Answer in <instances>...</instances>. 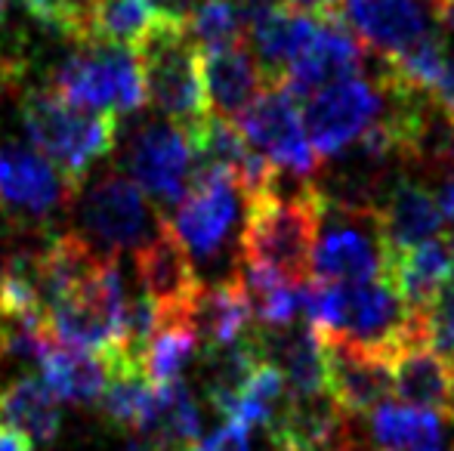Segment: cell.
Wrapping results in <instances>:
<instances>
[{
	"label": "cell",
	"instance_id": "6da1fadb",
	"mask_svg": "<svg viewBox=\"0 0 454 451\" xmlns=\"http://www.w3.org/2000/svg\"><path fill=\"white\" fill-rule=\"evenodd\" d=\"M322 220L325 205L316 180L300 183L287 195L275 189L272 195L247 205L235 260L247 266H260V269L278 276L281 282L303 288L316 276L312 263H316Z\"/></svg>",
	"mask_w": 454,
	"mask_h": 451
},
{
	"label": "cell",
	"instance_id": "7a4b0ae2",
	"mask_svg": "<svg viewBox=\"0 0 454 451\" xmlns=\"http://www.w3.org/2000/svg\"><path fill=\"white\" fill-rule=\"evenodd\" d=\"M300 291H303L306 322L318 334L362 343L387 359L399 346L405 322L411 315V307L383 278L359 284H331L316 278Z\"/></svg>",
	"mask_w": 454,
	"mask_h": 451
},
{
	"label": "cell",
	"instance_id": "3957f363",
	"mask_svg": "<svg viewBox=\"0 0 454 451\" xmlns=\"http://www.w3.org/2000/svg\"><path fill=\"white\" fill-rule=\"evenodd\" d=\"M143 74L145 103H152L170 124L192 130L210 114L204 90L201 50L192 41L185 19L161 16L145 41L133 50Z\"/></svg>",
	"mask_w": 454,
	"mask_h": 451
},
{
	"label": "cell",
	"instance_id": "277c9868",
	"mask_svg": "<svg viewBox=\"0 0 454 451\" xmlns=\"http://www.w3.org/2000/svg\"><path fill=\"white\" fill-rule=\"evenodd\" d=\"M25 133L47 161L62 170L66 180L81 189L90 167L114 149L118 118L102 112L74 109L50 90H28L22 97Z\"/></svg>",
	"mask_w": 454,
	"mask_h": 451
},
{
	"label": "cell",
	"instance_id": "5b68a950",
	"mask_svg": "<svg viewBox=\"0 0 454 451\" xmlns=\"http://www.w3.org/2000/svg\"><path fill=\"white\" fill-rule=\"evenodd\" d=\"M53 90L84 112L130 114L145 105L137 59L118 47H84V53L66 59L53 78Z\"/></svg>",
	"mask_w": 454,
	"mask_h": 451
},
{
	"label": "cell",
	"instance_id": "8992f818",
	"mask_svg": "<svg viewBox=\"0 0 454 451\" xmlns=\"http://www.w3.org/2000/svg\"><path fill=\"white\" fill-rule=\"evenodd\" d=\"M239 130L245 139L270 158L278 170L300 176V180H316L322 158L316 155L309 136H306L303 118H300L297 99L287 93L285 84H270L245 112L239 114Z\"/></svg>",
	"mask_w": 454,
	"mask_h": 451
},
{
	"label": "cell",
	"instance_id": "52a82bcc",
	"mask_svg": "<svg viewBox=\"0 0 454 451\" xmlns=\"http://www.w3.org/2000/svg\"><path fill=\"white\" fill-rule=\"evenodd\" d=\"M161 214L127 174H106L81 201L84 238L99 245V253L127 251L149 241L161 226Z\"/></svg>",
	"mask_w": 454,
	"mask_h": 451
},
{
	"label": "cell",
	"instance_id": "ba28073f",
	"mask_svg": "<svg viewBox=\"0 0 454 451\" xmlns=\"http://www.w3.org/2000/svg\"><path fill=\"white\" fill-rule=\"evenodd\" d=\"M78 186L53 161L25 145H0V211L19 223H47L72 205Z\"/></svg>",
	"mask_w": 454,
	"mask_h": 451
},
{
	"label": "cell",
	"instance_id": "9c48e42d",
	"mask_svg": "<svg viewBox=\"0 0 454 451\" xmlns=\"http://www.w3.org/2000/svg\"><path fill=\"white\" fill-rule=\"evenodd\" d=\"M383 97L377 84L349 78L312 93L303 109V127L318 158H340L380 118Z\"/></svg>",
	"mask_w": 454,
	"mask_h": 451
},
{
	"label": "cell",
	"instance_id": "30bf717a",
	"mask_svg": "<svg viewBox=\"0 0 454 451\" xmlns=\"http://www.w3.org/2000/svg\"><path fill=\"white\" fill-rule=\"evenodd\" d=\"M235 198L239 192L226 170L198 164L183 201L174 211V223H170L192 260H210L226 245L235 217H239Z\"/></svg>",
	"mask_w": 454,
	"mask_h": 451
},
{
	"label": "cell",
	"instance_id": "8fae6325",
	"mask_svg": "<svg viewBox=\"0 0 454 451\" xmlns=\"http://www.w3.org/2000/svg\"><path fill=\"white\" fill-rule=\"evenodd\" d=\"M192 143L183 127L170 121H152L133 133L127 145V167L145 195L158 207L180 205L192 180Z\"/></svg>",
	"mask_w": 454,
	"mask_h": 451
},
{
	"label": "cell",
	"instance_id": "7c38bea8",
	"mask_svg": "<svg viewBox=\"0 0 454 451\" xmlns=\"http://www.w3.org/2000/svg\"><path fill=\"white\" fill-rule=\"evenodd\" d=\"M325 355V390L340 405V411L362 417L380 408L393 393V362L362 343L318 334Z\"/></svg>",
	"mask_w": 454,
	"mask_h": 451
},
{
	"label": "cell",
	"instance_id": "4fadbf2b",
	"mask_svg": "<svg viewBox=\"0 0 454 451\" xmlns=\"http://www.w3.org/2000/svg\"><path fill=\"white\" fill-rule=\"evenodd\" d=\"M137 278L143 284V294L158 307L161 315H189L195 294L201 291V278L195 272L189 251L168 220H161L158 232L137 247L133 253Z\"/></svg>",
	"mask_w": 454,
	"mask_h": 451
},
{
	"label": "cell",
	"instance_id": "5bb4252c",
	"mask_svg": "<svg viewBox=\"0 0 454 451\" xmlns=\"http://www.w3.org/2000/svg\"><path fill=\"white\" fill-rule=\"evenodd\" d=\"M364 47L347 28L340 16L322 19V28L312 37V43L291 62L281 84L287 87L294 99H309L312 93L325 90L340 81L359 78L364 68Z\"/></svg>",
	"mask_w": 454,
	"mask_h": 451
},
{
	"label": "cell",
	"instance_id": "9a60e30c",
	"mask_svg": "<svg viewBox=\"0 0 454 451\" xmlns=\"http://www.w3.org/2000/svg\"><path fill=\"white\" fill-rule=\"evenodd\" d=\"M340 19L383 62L402 59L433 35L418 0H347Z\"/></svg>",
	"mask_w": 454,
	"mask_h": 451
},
{
	"label": "cell",
	"instance_id": "2e32d148",
	"mask_svg": "<svg viewBox=\"0 0 454 451\" xmlns=\"http://www.w3.org/2000/svg\"><path fill=\"white\" fill-rule=\"evenodd\" d=\"M312 272L318 282L331 284H359L383 278V241L377 223H356L343 220L318 238Z\"/></svg>",
	"mask_w": 454,
	"mask_h": 451
},
{
	"label": "cell",
	"instance_id": "e0dca14e",
	"mask_svg": "<svg viewBox=\"0 0 454 451\" xmlns=\"http://www.w3.org/2000/svg\"><path fill=\"white\" fill-rule=\"evenodd\" d=\"M251 340L257 346L260 359L272 362L281 371L291 396L325 393L322 338L309 322L285 328H251Z\"/></svg>",
	"mask_w": 454,
	"mask_h": 451
},
{
	"label": "cell",
	"instance_id": "ac0fdd59",
	"mask_svg": "<svg viewBox=\"0 0 454 451\" xmlns=\"http://www.w3.org/2000/svg\"><path fill=\"white\" fill-rule=\"evenodd\" d=\"M393 362V393L411 408L454 421V359L436 346L399 349Z\"/></svg>",
	"mask_w": 454,
	"mask_h": 451
},
{
	"label": "cell",
	"instance_id": "d6986e66",
	"mask_svg": "<svg viewBox=\"0 0 454 451\" xmlns=\"http://www.w3.org/2000/svg\"><path fill=\"white\" fill-rule=\"evenodd\" d=\"M318 28H322V19L291 4L272 6L270 12H263L247 25L254 56H257V66L263 72L266 84H281L291 62L309 47Z\"/></svg>",
	"mask_w": 454,
	"mask_h": 451
},
{
	"label": "cell",
	"instance_id": "ffe728a7",
	"mask_svg": "<svg viewBox=\"0 0 454 451\" xmlns=\"http://www.w3.org/2000/svg\"><path fill=\"white\" fill-rule=\"evenodd\" d=\"M454 276L451 251L442 238L408 251H383V282L411 309H433Z\"/></svg>",
	"mask_w": 454,
	"mask_h": 451
},
{
	"label": "cell",
	"instance_id": "44dd1931",
	"mask_svg": "<svg viewBox=\"0 0 454 451\" xmlns=\"http://www.w3.org/2000/svg\"><path fill=\"white\" fill-rule=\"evenodd\" d=\"M442 211L430 189L418 186L414 180L402 176L389 198L383 201L377 232H380L383 251H408V247L436 241L442 232Z\"/></svg>",
	"mask_w": 454,
	"mask_h": 451
},
{
	"label": "cell",
	"instance_id": "7402d4cb",
	"mask_svg": "<svg viewBox=\"0 0 454 451\" xmlns=\"http://www.w3.org/2000/svg\"><path fill=\"white\" fill-rule=\"evenodd\" d=\"M251 303L235 272H229L223 282H204L189 307V322L207 353L229 349L245 340L251 334Z\"/></svg>",
	"mask_w": 454,
	"mask_h": 451
},
{
	"label": "cell",
	"instance_id": "603a6c76",
	"mask_svg": "<svg viewBox=\"0 0 454 451\" xmlns=\"http://www.w3.org/2000/svg\"><path fill=\"white\" fill-rule=\"evenodd\" d=\"M201 68L207 103H214L216 114L229 121H239V114L270 87L247 41L216 53H201Z\"/></svg>",
	"mask_w": 454,
	"mask_h": 451
},
{
	"label": "cell",
	"instance_id": "cb8c5ba5",
	"mask_svg": "<svg viewBox=\"0 0 454 451\" xmlns=\"http://www.w3.org/2000/svg\"><path fill=\"white\" fill-rule=\"evenodd\" d=\"M139 433L155 451H192L201 442V411L185 380L155 386Z\"/></svg>",
	"mask_w": 454,
	"mask_h": 451
},
{
	"label": "cell",
	"instance_id": "d4e9b609",
	"mask_svg": "<svg viewBox=\"0 0 454 451\" xmlns=\"http://www.w3.org/2000/svg\"><path fill=\"white\" fill-rule=\"evenodd\" d=\"M0 424L35 442H53L62 424L59 399L41 377L22 374L12 384L0 386Z\"/></svg>",
	"mask_w": 454,
	"mask_h": 451
},
{
	"label": "cell",
	"instance_id": "484cf974",
	"mask_svg": "<svg viewBox=\"0 0 454 451\" xmlns=\"http://www.w3.org/2000/svg\"><path fill=\"white\" fill-rule=\"evenodd\" d=\"M41 371H43V384L53 390V396L74 405L99 402L108 380H112L102 355L87 353V349L59 346V343L43 355Z\"/></svg>",
	"mask_w": 454,
	"mask_h": 451
},
{
	"label": "cell",
	"instance_id": "4316f807",
	"mask_svg": "<svg viewBox=\"0 0 454 451\" xmlns=\"http://www.w3.org/2000/svg\"><path fill=\"white\" fill-rule=\"evenodd\" d=\"M380 451H442V417L411 405H387L374 408L371 421Z\"/></svg>",
	"mask_w": 454,
	"mask_h": 451
},
{
	"label": "cell",
	"instance_id": "83f0119b",
	"mask_svg": "<svg viewBox=\"0 0 454 451\" xmlns=\"http://www.w3.org/2000/svg\"><path fill=\"white\" fill-rule=\"evenodd\" d=\"M161 19L155 0H96L90 47L137 50Z\"/></svg>",
	"mask_w": 454,
	"mask_h": 451
},
{
	"label": "cell",
	"instance_id": "f1b7e54d",
	"mask_svg": "<svg viewBox=\"0 0 454 451\" xmlns=\"http://www.w3.org/2000/svg\"><path fill=\"white\" fill-rule=\"evenodd\" d=\"M285 399H287V384L281 377V371L272 362L260 359L254 365V371L247 374L239 396H235L226 421L245 427L247 433L251 430H270L275 417H278L281 405H285Z\"/></svg>",
	"mask_w": 454,
	"mask_h": 451
},
{
	"label": "cell",
	"instance_id": "f546056e",
	"mask_svg": "<svg viewBox=\"0 0 454 451\" xmlns=\"http://www.w3.org/2000/svg\"><path fill=\"white\" fill-rule=\"evenodd\" d=\"M198 343H201V338L185 315H158V334L152 338L143 359L145 377L155 386L183 380L180 374L195 359Z\"/></svg>",
	"mask_w": 454,
	"mask_h": 451
},
{
	"label": "cell",
	"instance_id": "4dcf8cb0",
	"mask_svg": "<svg viewBox=\"0 0 454 451\" xmlns=\"http://www.w3.org/2000/svg\"><path fill=\"white\" fill-rule=\"evenodd\" d=\"M185 25L201 53H216V50H229L247 41L245 16L235 0H201L185 16Z\"/></svg>",
	"mask_w": 454,
	"mask_h": 451
},
{
	"label": "cell",
	"instance_id": "1f68e13d",
	"mask_svg": "<svg viewBox=\"0 0 454 451\" xmlns=\"http://www.w3.org/2000/svg\"><path fill=\"white\" fill-rule=\"evenodd\" d=\"M152 393H155V384L145 374H114L102 393L99 405L108 415V421H114L118 427L139 430L145 408L152 402Z\"/></svg>",
	"mask_w": 454,
	"mask_h": 451
},
{
	"label": "cell",
	"instance_id": "d6a6232c",
	"mask_svg": "<svg viewBox=\"0 0 454 451\" xmlns=\"http://www.w3.org/2000/svg\"><path fill=\"white\" fill-rule=\"evenodd\" d=\"M31 19L81 47H90V22L96 0H22Z\"/></svg>",
	"mask_w": 454,
	"mask_h": 451
},
{
	"label": "cell",
	"instance_id": "836d02e7",
	"mask_svg": "<svg viewBox=\"0 0 454 451\" xmlns=\"http://www.w3.org/2000/svg\"><path fill=\"white\" fill-rule=\"evenodd\" d=\"M433 338H436V349L454 359V278L433 307Z\"/></svg>",
	"mask_w": 454,
	"mask_h": 451
},
{
	"label": "cell",
	"instance_id": "e575fe53",
	"mask_svg": "<svg viewBox=\"0 0 454 451\" xmlns=\"http://www.w3.org/2000/svg\"><path fill=\"white\" fill-rule=\"evenodd\" d=\"M192 451H251V439H247L245 427L226 421L216 433H210L207 439H201Z\"/></svg>",
	"mask_w": 454,
	"mask_h": 451
},
{
	"label": "cell",
	"instance_id": "d590c367",
	"mask_svg": "<svg viewBox=\"0 0 454 451\" xmlns=\"http://www.w3.org/2000/svg\"><path fill=\"white\" fill-rule=\"evenodd\" d=\"M433 97H436V103L454 118V50H451V56H445L442 81H439V87L433 90Z\"/></svg>",
	"mask_w": 454,
	"mask_h": 451
},
{
	"label": "cell",
	"instance_id": "8d00e7d4",
	"mask_svg": "<svg viewBox=\"0 0 454 451\" xmlns=\"http://www.w3.org/2000/svg\"><path fill=\"white\" fill-rule=\"evenodd\" d=\"M285 4L297 6V10H303V12H312V16H318V19H328V16H340L347 0H285Z\"/></svg>",
	"mask_w": 454,
	"mask_h": 451
},
{
	"label": "cell",
	"instance_id": "74e56055",
	"mask_svg": "<svg viewBox=\"0 0 454 451\" xmlns=\"http://www.w3.org/2000/svg\"><path fill=\"white\" fill-rule=\"evenodd\" d=\"M0 451H31V439L19 430L0 424Z\"/></svg>",
	"mask_w": 454,
	"mask_h": 451
},
{
	"label": "cell",
	"instance_id": "f35d334b",
	"mask_svg": "<svg viewBox=\"0 0 454 451\" xmlns=\"http://www.w3.org/2000/svg\"><path fill=\"white\" fill-rule=\"evenodd\" d=\"M25 72V66L19 62V56H10V53H0V87L6 84H16L19 74Z\"/></svg>",
	"mask_w": 454,
	"mask_h": 451
},
{
	"label": "cell",
	"instance_id": "ab89813d",
	"mask_svg": "<svg viewBox=\"0 0 454 451\" xmlns=\"http://www.w3.org/2000/svg\"><path fill=\"white\" fill-rule=\"evenodd\" d=\"M158 12L161 16H170V19H185L192 10H195V0H155Z\"/></svg>",
	"mask_w": 454,
	"mask_h": 451
},
{
	"label": "cell",
	"instance_id": "60d3db41",
	"mask_svg": "<svg viewBox=\"0 0 454 451\" xmlns=\"http://www.w3.org/2000/svg\"><path fill=\"white\" fill-rule=\"evenodd\" d=\"M436 201H439V211H442V217L445 220H454V180L439 183Z\"/></svg>",
	"mask_w": 454,
	"mask_h": 451
},
{
	"label": "cell",
	"instance_id": "b9f144b4",
	"mask_svg": "<svg viewBox=\"0 0 454 451\" xmlns=\"http://www.w3.org/2000/svg\"><path fill=\"white\" fill-rule=\"evenodd\" d=\"M451 4H454V0H427V6H430V10H433V12H436V19H439V16H442V12H445V10H449V6H451Z\"/></svg>",
	"mask_w": 454,
	"mask_h": 451
},
{
	"label": "cell",
	"instance_id": "7bdbcfd3",
	"mask_svg": "<svg viewBox=\"0 0 454 451\" xmlns=\"http://www.w3.org/2000/svg\"><path fill=\"white\" fill-rule=\"evenodd\" d=\"M124 451H155L149 446V442H130V446H127Z\"/></svg>",
	"mask_w": 454,
	"mask_h": 451
},
{
	"label": "cell",
	"instance_id": "ee69618b",
	"mask_svg": "<svg viewBox=\"0 0 454 451\" xmlns=\"http://www.w3.org/2000/svg\"><path fill=\"white\" fill-rule=\"evenodd\" d=\"M6 6H10V0H0V22H4V16H6Z\"/></svg>",
	"mask_w": 454,
	"mask_h": 451
},
{
	"label": "cell",
	"instance_id": "f6af8a7d",
	"mask_svg": "<svg viewBox=\"0 0 454 451\" xmlns=\"http://www.w3.org/2000/svg\"><path fill=\"white\" fill-rule=\"evenodd\" d=\"M449 251H451V260H454V232H451V238H449Z\"/></svg>",
	"mask_w": 454,
	"mask_h": 451
},
{
	"label": "cell",
	"instance_id": "bcb514c9",
	"mask_svg": "<svg viewBox=\"0 0 454 451\" xmlns=\"http://www.w3.org/2000/svg\"><path fill=\"white\" fill-rule=\"evenodd\" d=\"M451 424H454V421H451Z\"/></svg>",
	"mask_w": 454,
	"mask_h": 451
}]
</instances>
